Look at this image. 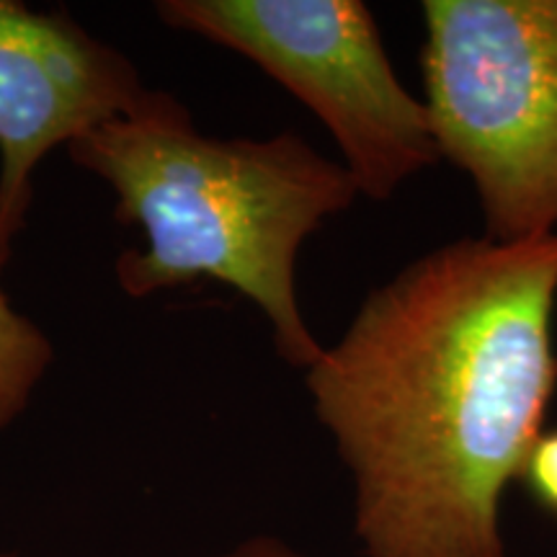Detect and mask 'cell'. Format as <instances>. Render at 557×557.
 Masks as SVG:
<instances>
[{
	"label": "cell",
	"instance_id": "cell-5",
	"mask_svg": "<svg viewBox=\"0 0 557 557\" xmlns=\"http://www.w3.org/2000/svg\"><path fill=\"white\" fill-rule=\"evenodd\" d=\"M145 90L120 50L65 13L0 0V271L41 160L122 116Z\"/></svg>",
	"mask_w": 557,
	"mask_h": 557
},
{
	"label": "cell",
	"instance_id": "cell-4",
	"mask_svg": "<svg viewBox=\"0 0 557 557\" xmlns=\"http://www.w3.org/2000/svg\"><path fill=\"white\" fill-rule=\"evenodd\" d=\"M156 11L295 94L338 143L361 197L393 199L438 160L429 111L400 83L359 0H163Z\"/></svg>",
	"mask_w": 557,
	"mask_h": 557
},
{
	"label": "cell",
	"instance_id": "cell-3",
	"mask_svg": "<svg viewBox=\"0 0 557 557\" xmlns=\"http://www.w3.org/2000/svg\"><path fill=\"white\" fill-rule=\"evenodd\" d=\"M423 107L485 238L557 233V0H426Z\"/></svg>",
	"mask_w": 557,
	"mask_h": 557
},
{
	"label": "cell",
	"instance_id": "cell-2",
	"mask_svg": "<svg viewBox=\"0 0 557 557\" xmlns=\"http://www.w3.org/2000/svg\"><path fill=\"white\" fill-rule=\"evenodd\" d=\"M67 150L111 186L116 218L145 235V248L116 261L124 295L212 278L263 312L287 364L308 372L323 357L299 310L295 263L302 243L359 197L344 163L297 132L205 135L176 96L150 88Z\"/></svg>",
	"mask_w": 557,
	"mask_h": 557
},
{
	"label": "cell",
	"instance_id": "cell-8",
	"mask_svg": "<svg viewBox=\"0 0 557 557\" xmlns=\"http://www.w3.org/2000/svg\"><path fill=\"white\" fill-rule=\"evenodd\" d=\"M207 557H308V555H302L299 549L287 545V542L269 537V534H259V537L240 542V545L230 547L225 553L207 555Z\"/></svg>",
	"mask_w": 557,
	"mask_h": 557
},
{
	"label": "cell",
	"instance_id": "cell-9",
	"mask_svg": "<svg viewBox=\"0 0 557 557\" xmlns=\"http://www.w3.org/2000/svg\"><path fill=\"white\" fill-rule=\"evenodd\" d=\"M0 557H9V555H0Z\"/></svg>",
	"mask_w": 557,
	"mask_h": 557
},
{
	"label": "cell",
	"instance_id": "cell-7",
	"mask_svg": "<svg viewBox=\"0 0 557 557\" xmlns=\"http://www.w3.org/2000/svg\"><path fill=\"white\" fill-rule=\"evenodd\" d=\"M521 480L542 508L557 513V431L537 438Z\"/></svg>",
	"mask_w": 557,
	"mask_h": 557
},
{
	"label": "cell",
	"instance_id": "cell-1",
	"mask_svg": "<svg viewBox=\"0 0 557 557\" xmlns=\"http://www.w3.org/2000/svg\"><path fill=\"white\" fill-rule=\"evenodd\" d=\"M557 233L462 238L369 295L305 372L367 557H506L500 504L557 387Z\"/></svg>",
	"mask_w": 557,
	"mask_h": 557
},
{
	"label": "cell",
	"instance_id": "cell-6",
	"mask_svg": "<svg viewBox=\"0 0 557 557\" xmlns=\"http://www.w3.org/2000/svg\"><path fill=\"white\" fill-rule=\"evenodd\" d=\"M52 357L45 331L21 315L0 289V429L24 413Z\"/></svg>",
	"mask_w": 557,
	"mask_h": 557
}]
</instances>
